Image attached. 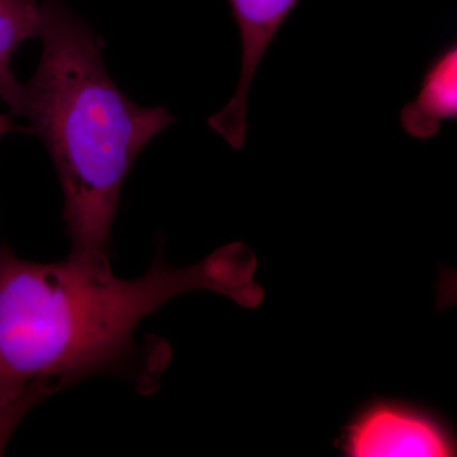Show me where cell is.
<instances>
[{"mask_svg":"<svg viewBox=\"0 0 457 457\" xmlns=\"http://www.w3.org/2000/svg\"><path fill=\"white\" fill-rule=\"evenodd\" d=\"M257 258L243 243L216 249L176 269L162 251L145 275L116 278L110 264L66 258L35 263L0 245V405L36 384L65 389L97 374L135 380L154 390L170 362L167 343H137L141 321L171 297L210 290L257 308Z\"/></svg>","mask_w":457,"mask_h":457,"instance_id":"cell-1","label":"cell"},{"mask_svg":"<svg viewBox=\"0 0 457 457\" xmlns=\"http://www.w3.org/2000/svg\"><path fill=\"white\" fill-rule=\"evenodd\" d=\"M42 54L16 114L41 137L62 183L71 257L108 264L120 192L135 159L174 121L132 102L107 73L101 42L62 0H42Z\"/></svg>","mask_w":457,"mask_h":457,"instance_id":"cell-2","label":"cell"},{"mask_svg":"<svg viewBox=\"0 0 457 457\" xmlns=\"http://www.w3.org/2000/svg\"><path fill=\"white\" fill-rule=\"evenodd\" d=\"M341 449L351 457L456 456L449 427L429 411L378 399L356 414L343 433Z\"/></svg>","mask_w":457,"mask_h":457,"instance_id":"cell-3","label":"cell"},{"mask_svg":"<svg viewBox=\"0 0 457 457\" xmlns=\"http://www.w3.org/2000/svg\"><path fill=\"white\" fill-rule=\"evenodd\" d=\"M242 37V73L233 98L209 119L212 130L234 149L245 144L246 99L262 56L299 0H228Z\"/></svg>","mask_w":457,"mask_h":457,"instance_id":"cell-4","label":"cell"},{"mask_svg":"<svg viewBox=\"0 0 457 457\" xmlns=\"http://www.w3.org/2000/svg\"><path fill=\"white\" fill-rule=\"evenodd\" d=\"M456 78L457 50L453 45L429 66L416 101L402 110L400 121L409 135L428 139L440 131L444 120L456 119Z\"/></svg>","mask_w":457,"mask_h":457,"instance_id":"cell-5","label":"cell"},{"mask_svg":"<svg viewBox=\"0 0 457 457\" xmlns=\"http://www.w3.org/2000/svg\"><path fill=\"white\" fill-rule=\"evenodd\" d=\"M41 5L37 0H0V99L16 114L23 84L12 71L21 44L40 36Z\"/></svg>","mask_w":457,"mask_h":457,"instance_id":"cell-6","label":"cell"},{"mask_svg":"<svg viewBox=\"0 0 457 457\" xmlns=\"http://www.w3.org/2000/svg\"><path fill=\"white\" fill-rule=\"evenodd\" d=\"M53 389L45 384H36L27 389L22 395L7 404L0 405V456L4 455L8 442L18 425L38 403L54 394Z\"/></svg>","mask_w":457,"mask_h":457,"instance_id":"cell-7","label":"cell"},{"mask_svg":"<svg viewBox=\"0 0 457 457\" xmlns=\"http://www.w3.org/2000/svg\"><path fill=\"white\" fill-rule=\"evenodd\" d=\"M9 130H12V122L8 117L0 116V137Z\"/></svg>","mask_w":457,"mask_h":457,"instance_id":"cell-8","label":"cell"}]
</instances>
